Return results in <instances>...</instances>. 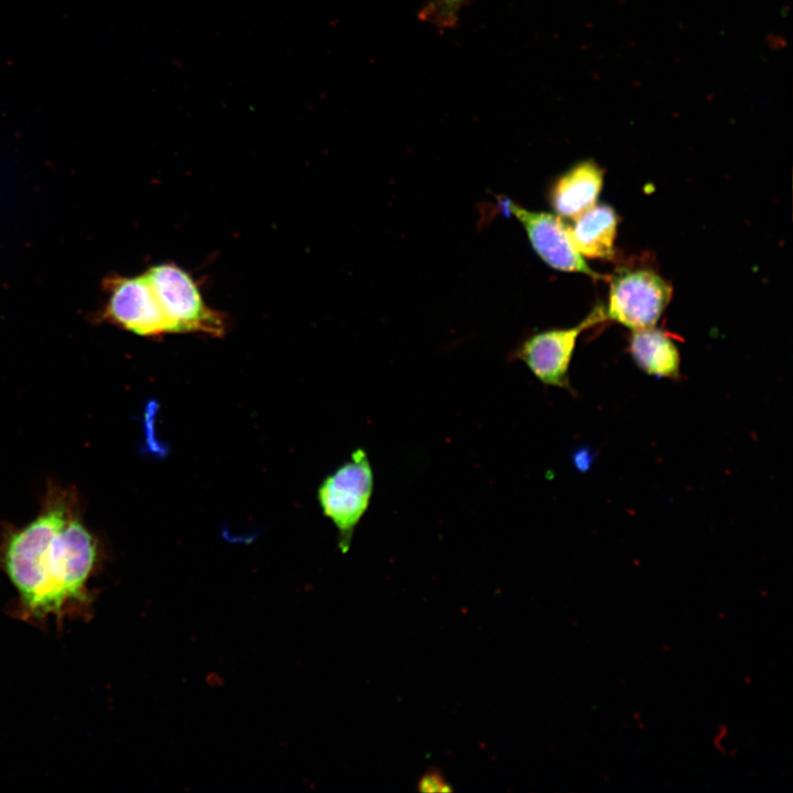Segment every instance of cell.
<instances>
[{
    "label": "cell",
    "instance_id": "cell-6",
    "mask_svg": "<svg viewBox=\"0 0 793 793\" xmlns=\"http://www.w3.org/2000/svg\"><path fill=\"white\" fill-rule=\"evenodd\" d=\"M507 211L522 225L535 253L551 268L583 273L591 279L605 276L594 271L576 249L569 227L556 215L526 209L506 200Z\"/></svg>",
    "mask_w": 793,
    "mask_h": 793
},
{
    "label": "cell",
    "instance_id": "cell-12",
    "mask_svg": "<svg viewBox=\"0 0 793 793\" xmlns=\"http://www.w3.org/2000/svg\"><path fill=\"white\" fill-rule=\"evenodd\" d=\"M417 791L424 793L452 792L453 787L438 769L430 768L417 781Z\"/></svg>",
    "mask_w": 793,
    "mask_h": 793
},
{
    "label": "cell",
    "instance_id": "cell-5",
    "mask_svg": "<svg viewBox=\"0 0 793 793\" xmlns=\"http://www.w3.org/2000/svg\"><path fill=\"white\" fill-rule=\"evenodd\" d=\"M605 318V308L598 305L574 327L553 328L528 336L517 347L513 355L544 385L573 392L568 370L577 339L584 330Z\"/></svg>",
    "mask_w": 793,
    "mask_h": 793
},
{
    "label": "cell",
    "instance_id": "cell-10",
    "mask_svg": "<svg viewBox=\"0 0 793 793\" xmlns=\"http://www.w3.org/2000/svg\"><path fill=\"white\" fill-rule=\"evenodd\" d=\"M618 221L615 209L605 204H595L575 217L568 227L578 252L590 259H613Z\"/></svg>",
    "mask_w": 793,
    "mask_h": 793
},
{
    "label": "cell",
    "instance_id": "cell-2",
    "mask_svg": "<svg viewBox=\"0 0 793 793\" xmlns=\"http://www.w3.org/2000/svg\"><path fill=\"white\" fill-rule=\"evenodd\" d=\"M166 319L169 334L221 337L227 318L204 300L194 278L175 263L155 264L144 273Z\"/></svg>",
    "mask_w": 793,
    "mask_h": 793
},
{
    "label": "cell",
    "instance_id": "cell-1",
    "mask_svg": "<svg viewBox=\"0 0 793 793\" xmlns=\"http://www.w3.org/2000/svg\"><path fill=\"white\" fill-rule=\"evenodd\" d=\"M70 511L65 499H54L0 546V568L18 594V615L25 620L62 621L88 613V583L99 563V546Z\"/></svg>",
    "mask_w": 793,
    "mask_h": 793
},
{
    "label": "cell",
    "instance_id": "cell-3",
    "mask_svg": "<svg viewBox=\"0 0 793 793\" xmlns=\"http://www.w3.org/2000/svg\"><path fill=\"white\" fill-rule=\"evenodd\" d=\"M373 485L369 457L362 448H358L318 488L321 509L337 529L338 546L343 553L349 550L355 530L369 508Z\"/></svg>",
    "mask_w": 793,
    "mask_h": 793
},
{
    "label": "cell",
    "instance_id": "cell-11",
    "mask_svg": "<svg viewBox=\"0 0 793 793\" xmlns=\"http://www.w3.org/2000/svg\"><path fill=\"white\" fill-rule=\"evenodd\" d=\"M467 0H431L422 10L421 18L436 26L448 28L456 23L458 12Z\"/></svg>",
    "mask_w": 793,
    "mask_h": 793
},
{
    "label": "cell",
    "instance_id": "cell-4",
    "mask_svg": "<svg viewBox=\"0 0 793 793\" xmlns=\"http://www.w3.org/2000/svg\"><path fill=\"white\" fill-rule=\"evenodd\" d=\"M606 318L626 327H653L673 295L672 285L649 269H623L609 280Z\"/></svg>",
    "mask_w": 793,
    "mask_h": 793
},
{
    "label": "cell",
    "instance_id": "cell-9",
    "mask_svg": "<svg viewBox=\"0 0 793 793\" xmlns=\"http://www.w3.org/2000/svg\"><path fill=\"white\" fill-rule=\"evenodd\" d=\"M628 351L647 374L672 380L681 378V356L670 333L655 326L633 329Z\"/></svg>",
    "mask_w": 793,
    "mask_h": 793
},
{
    "label": "cell",
    "instance_id": "cell-7",
    "mask_svg": "<svg viewBox=\"0 0 793 793\" xmlns=\"http://www.w3.org/2000/svg\"><path fill=\"white\" fill-rule=\"evenodd\" d=\"M106 315L135 335L159 337L169 334L166 319L144 274L110 281Z\"/></svg>",
    "mask_w": 793,
    "mask_h": 793
},
{
    "label": "cell",
    "instance_id": "cell-8",
    "mask_svg": "<svg viewBox=\"0 0 793 793\" xmlns=\"http://www.w3.org/2000/svg\"><path fill=\"white\" fill-rule=\"evenodd\" d=\"M604 184V172L586 160L564 172L550 191V203L562 217L575 218L597 203Z\"/></svg>",
    "mask_w": 793,
    "mask_h": 793
}]
</instances>
